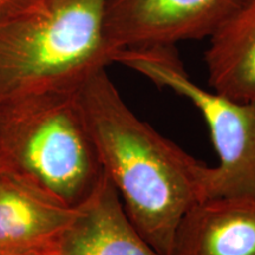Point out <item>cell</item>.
<instances>
[{
	"label": "cell",
	"instance_id": "cell-1",
	"mask_svg": "<svg viewBox=\"0 0 255 255\" xmlns=\"http://www.w3.org/2000/svg\"><path fill=\"white\" fill-rule=\"evenodd\" d=\"M104 176L132 225L159 254L170 255L181 219L207 196L209 165L139 119L107 69L79 88Z\"/></svg>",
	"mask_w": 255,
	"mask_h": 255
},
{
	"label": "cell",
	"instance_id": "cell-2",
	"mask_svg": "<svg viewBox=\"0 0 255 255\" xmlns=\"http://www.w3.org/2000/svg\"><path fill=\"white\" fill-rule=\"evenodd\" d=\"M108 1L0 2V102L77 90L114 63L105 36Z\"/></svg>",
	"mask_w": 255,
	"mask_h": 255
},
{
	"label": "cell",
	"instance_id": "cell-3",
	"mask_svg": "<svg viewBox=\"0 0 255 255\" xmlns=\"http://www.w3.org/2000/svg\"><path fill=\"white\" fill-rule=\"evenodd\" d=\"M0 174L77 208L103 178L77 90L0 102Z\"/></svg>",
	"mask_w": 255,
	"mask_h": 255
},
{
	"label": "cell",
	"instance_id": "cell-4",
	"mask_svg": "<svg viewBox=\"0 0 255 255\" xmlns=\"http://www.w3.org/2000/svg\"><path fill=\"white\" fill-rule=\"evenodd\" d=\"M114 63L174 91L199 110L218 155V164L209 169L207 196L255 197V101H237L202 88L188 75L174 47L122 50Z\"/></svg>",
	"mask_w": 255,
	"mask_h": 255
},
{
	"label": "cell",
	"instance_id": "cell-5",
	"mask_svg": "<svg viewBox=\"0 0 255 255\" xmlns=\"http://www.w3.org/2000/svg\"><path fill=\"white\" fill-rule=\"evenodd\" d=\"M245 1L109 0L105 36L115 56L122 50L174 47L209 38Z\"/></svg>",
	"mask_w": 255,
	"mask_h": 255
},
{
	"label": "cell",
	"instance_id": "cell-6",
	"mask_svg": "<svg viewBox=\"0 0 255 255\" xmlns=\"http://www.w3.org/2000/svg\"><path fill=\"white\" fill-rule=\"evenodd\" d=\"M170 255H255V197L197 201L178 223Z\"/></svg>",
	"mask_w": 255,
	"mask_h": 255
},
{
	"label": "cell",
	"instance_id": "cell-7",
	"mask_svg": "<svg viewBox=\"0 0 255 255\" xmlns=\"http://www.w3.org/2000/svg\"><path fill=\"white\" fill-rule=\"evenodd\" d=\"M60 255H162L137 231L103 176L58 240Z\"/></svg>",
	"mask_w": 255,
	"mask_h": 255
},
{
	"label": "cell",
	"instance_id": "cell-8",
	"mask_svg": "<svg viewBox=\"0 0 255 255\" xmlns=\"http://www.w3.org/2000/svg\"><path fill=\"white\" fill-rule=\"evenodd\" d=\"M205 62L212 90L255 101V0H246L209 37Z\"/></svg>",
	"mask_w": 255,
	"mask_h": 255
},
{
	"label": "cell",
	"instance_id": "cell-9",
	"mask_svg": "<svg viewBox=\"0 0 255 255\" xmlns=\"http://www.w3.org/2000/svg\"><path fill=\"white\" fill-rule=\"evenodd\" d=\"M77 208L0 174V246L55 241L71 223Z\"/></svg>",
	"mask_w": 255,
	"mask_h": 255
},
{
	"label": "cell",
	"instance_id": "cell-10",
	"mask_svg": "<svg viewBox=\"0 0 255 255\" xmlns=\"http://www.w3.org/2000/svg\"><path fill=\"white\" fill-rule=\"evenodd\" d=\"M58 240L32 246H0V255H60Z\"/></svg>",
	"mask_w": 255,
	"mask_h": 255
},
{
	"label": "cell",
	"instance_id": "cell-11",
	"mask_svg": "<svg viewBox=\"0 0 255 255\" xmlns=\"http://www.w3.org/2000/svg\"><path fill=\"white\" fill-rule=\"evenodd\" d=\"M1 1H4V0H0V2H1Z\"/></svg>",
	"mask_w": 255,
	"mask_h": 255
}]
</instances>
